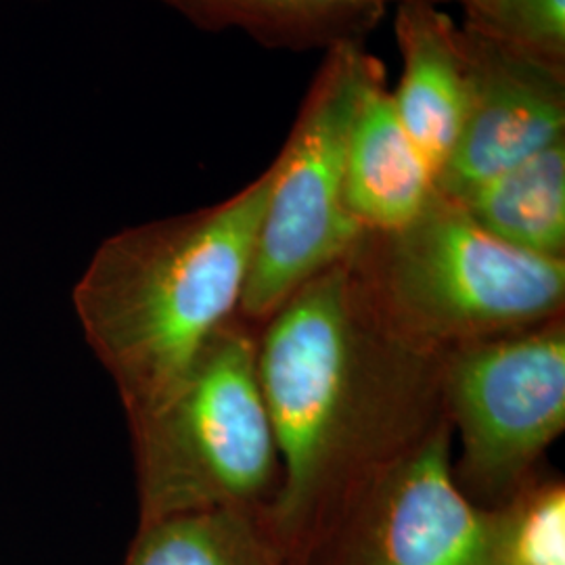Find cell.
Instances as JSON below:
<instances>
[{
  "instance_id": "7",
  "label": "cell",
  "mask_w": 565,
  "mask_h": 565,
  "mask_svg": "<svg viewBox=\"0 0 565 565\" xmlns=\"http://www.w3.org/2000/svg\"><path fill=\"white\" fill-rule=\"evenodd\" d=\"M450 429L436 419L356 490L324 534L331 565H494L497 513L457 484Z\"/></svg>"
},
{
  "instance_id": "2",
  "label": "cell",
  "mask_w": 565,
  "mask_h": 565,
  "mask_svg": "<svg viewBox=\"0 0 565 565\" xmlns=\"http://www.w3.org/2000/svg\"><path fill=\"white\" fill-rule=\"evenodd\" d=\"M270 182L268 168L216 205L124 228L82 273L74 308L130 424L156 411L235 321Z\"/></svg>"
},
{
  "instance_id": "5",
  "label": "cell",
  "mask_w": 565,
  "mask_h": 565,
  "mask_svg": "<svg viewBox=\"0 0 565 565\" xmlns=\"http://www.w3.org/2000/svg\"><path fill=\"white\" fill-rule=\"evenodd\" d=\"M363 42L324 51L298 118L270 163L273 182L239 312L266 321L302 285L352 256L364 237L343 198V160Z\"/></svg>"
},
{
  "instance_id": "13",
  "label": "cell",
  "mask_w": 565,
  "mask_h": 565,
  "mask_svg": "<svg viewBox=\"0 0 565 565\" xmlns=\"http://www.w3.org/2000/svg\"><path fill=\"white\" fill-rule=\"evenodd\" d=\"M263 518L216 509L141 524L124 565H281Z\"/></svg>"
},
{
  "instance_id": "15",
  "label": "cell",
  "mask_w": 565,
  "mask_h": 565,
  "mask_svg": "<svg viewBox=\"0 0 565 565\" xmlns=\"http://www.w3.org/2000/svg\"><path fill=\"white\" fill-rule=\"evenodd\" d=\"M465 28L565 70V0H457Z\"/></svg>"
},
{
  "instance_id": "9",
  "label": "cell",
  "mask_w": 565,
  "mask_h": 565,
  "mask_svg": "<svg viewBox=\"0 0 565 565\" xmlns=\"http://www.w3.org/2000/svg\"><path fill=\"white\" fill-rule=\"evenodd\" d=\"M434 195L436 179L398 118L384 63L364 51L345 139V205L366 233H392Z\"/></svg>"
},
{
  "instance_id": "12",
  "label": "cell",
  "mask_w": 565,
  "mask_h": 565,
  "mask_svg": "<svg viewBox=\"0 0 565 565\" xmlns=\"http://www.w3.org/2000/svg\"><path fill=\"white\" fill-rule=\"evenodd\" d=\"M457 203L497 239L565 258V139L471 189Z\"/></svg>"
},
{
  "instance_id": "6",
  "label": "cell",
  "mask_w": 565,
  "mask_h": 565,
  "mask_svg": "<svg viewBox=\"0 0 565 565\" xmlns=\"http://www.w3.org/2000/svg\"><path fill=\"white\" fill-rule=\"evenodd\" d=\"M440 401L457 425L463 478L511 499L565 427V329L559 319L446 352Z\"/></svg>"
},
{
  "instance_id": "14",
  "label": "cell",
  "mask_w": 565,
  "mask_h": 565,
  "mask_svg": "<svg viewBox=\"0 0 565 565\" xmlns=\"http://www.w3.org/2000/svg\"><path fill=\"white\" fill-rule=\"evenodd\" d=\"M494 513V565H565L562 482L524 486Z\"/></svg>"
},
{
  "instance_id": "3",
  "label": "cell",
  "mask_w": 565,
  "mask_h": 565,
  "mask_svg": "<svg viewBox=\"0 0 565 565\" xmlns=\"http://www.w3.org/2000/svg\"><path fill=\"white\" fill-rule=\"evenodd\" d=\"M348 260L385 331L431 359L564 310L565 258L497 239L438 191L413 223L364 233Z\"/></svg>"
},
{
  "instance_id": "1",
  "label": "cell",
  "mask_w": 565,
  "mask_h": 565,
  "mask_svg": "<svg viewBox=\"0 0 565 565\" xmlns=\"http://www.w3.org/2000/svg\"><path fill=\"white\" fill-rule=\"evenodd\" d=\"M438 361L385 331L348 258L266 319L256 364L281 482L260 518L285 557L319 545L356 490L429 427Z\"/></svg>"
},
{
  "instance_id": "8",
  "label": "cell",
  "mask_w": 565,
  "mask_h": 565,
  "mask_svg": "<svg viewBox=\"0 0 565 565\" xmlns=\"http://www.w3.org/2000/svg\"><path fill=\"white\" fill-rule=\"evenodd\" d=\"M469 72L463 128L436 191L461 200L478 184L565 139V70L461 28Z\"/></svg>"
},
{
  "instance_id": "4",
  "label": "cell",
  "mask_w": 565,
  "mask_h": 565,
  "mask_svg": "<svg viewBox=\"0 0 565 565\" xmlns=\"http://www.w3.org/2000/svg\"><path fill=\"white\" fill-rule=\"evenodd\" d=\"M141 524L273 501L281 459L256 340L231 321L156 411L130 424Z\"/></svg>"
},
{
  "instance_id": "10",
  "label": "cell",
  "mask_w": 565,
  "mask_h": 565,
  "mask_svg": "<svg viewBox=\"0 0 565 565\" xmlns=\"http://www.w3.org/2000/svg\"><path fill=\"white\" fill-rule=\"evenodd\" d=\"M403 76L392 93L406 135L438 181L463 128L469 72L463 32L436 0L396 4Z\"/></svg>"
},
{
  "instance_id": "11",
  "label": "cell",
  "mask_w": 565,
  "mask_h": 565,
  "mask_svg": "<svg viewBox=\"0 0 565 565\" xmlns=\"http://www.w3.org/2000/svg\"><path fill=\"white\" fill-rule=\"evenodd\" d=\"M203 30H239L270 49L363 42L390 4L406 0H160ZM440 2V0H436Z\"/></svg>"
}]
</instances>
